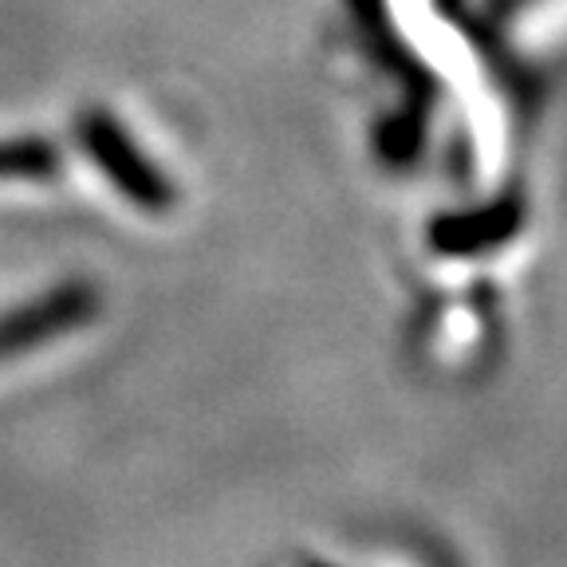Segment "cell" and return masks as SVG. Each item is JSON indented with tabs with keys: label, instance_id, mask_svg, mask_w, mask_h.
<instances>
[{
	"label": "cell",
	"instance_id": "1",
	"mask_svg": "<svg viewBox=\"0 0 567 567\" xmlns=\"http://www.w3.org/2000/svg\"><path fill=\"white\" fill-rule=\"evenodd\" d=\"M80 138H83V146H87L91 158L99 162V169L115 182L118 194L131 197L138 209L162 213L174 205V186H169L166 177H162V169H154L151 162H146V154L118 131L115 118H106L95 111V115L83 118Z\"/></svg>",
	"mask_w": 567,
	"mask_h": 567
},
{
	"label": "cell",
	"instance_id": "2",
	"mask_svg": "<svg viewBox=\"0 0 567 567\" xmlns=\"http://www.w3.org/2000/svg\"><path fill=\"white\" fill-rule=\"evenodd\" d=\"M91 308H95V296L87 288H63V292H52L4 316L0 319V363L24 351H35L40 343H52L63 331L87 323Z\"/></svg>",
	"mask_w": 567,
	"mask_h": 567
},
{
	"label": "cell",
	"instance_id": "3",
	"mask_svg": "<svg viewBox=\"0 0 567 567\" xmlns=\"http://www.w3.org/2000/svg\"><path fill=\"white\" fill-rule=\"evenodd\" d=\"M308 567H328V564H308Z\"/></svg>",
	"mask_w": 567,
	"mask_h": 567
}]
</instances>
